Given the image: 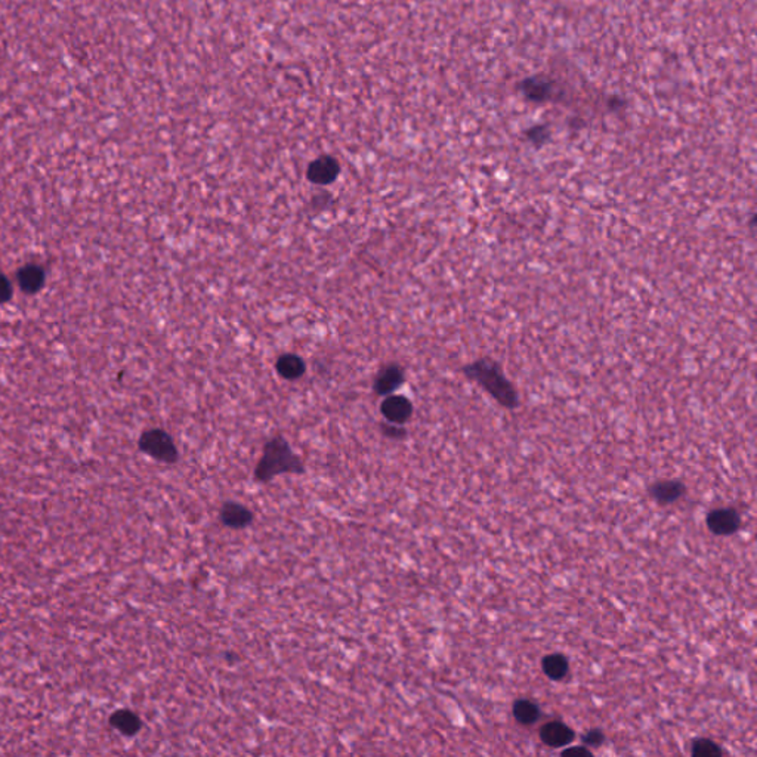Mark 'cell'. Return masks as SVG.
<instances>
[{
	"label": "cell",
	"instance_id": "ffe728a7",
	"mask_svg": "<svg viewBox=\"0 0 757 757\" xmlns=\"http://www.w3.org/2000/svg\"><path fill=\"white\" fill-rule=\"evenodd\" d=\"M11 298H12V284L4 273H0V303L9 302Z\"/></svg>",
	"mask_w": 757,
	"mask_h": 757
},
{
	"label": "cell",
	"instance_id": "3957f363",
	"mask_svg": "<svg viewBox=\"0 0 757 757\" xmlns=\"http://www.w3.org/2000/svg\"><path fill=\"white\" fill-rule=\"evenodd\" d=\"M139 450L150 457L168 464L176 463L179 459L175 441L163 429H150L143 432L139 438Z\"/></svg>",
	"mask_w": 757,
	"mask_h": 757
},
{
	"label": "cell",
	"instance_id": "52a82bcc",
	"mask_svg": "<svg viewBox=\"0 0 757 757\" xmlns=\"http://www.w3.org/2000/svg\"><path fill=\"white\" fill-rule=\"evenodd\" d=\"M540 738H542V741L546 746L561 748L570 746L575 740V734L568 725L553 720V722H549L542 726V729H540Z\"/></svg>",
	"mask_w": 757,
	"mask_h": 757
},
{
	"label": "cell",
	"instance_id": "e0dca14e",
	"mask_svg": "<svg viewBox=\"0 0 757 757\" xmlns=\"http://www.w3.org/2000/svg\"><path fill=\"white\" fill-rule=\"evenodd\" d=\"M582 741L586 747H599L605 741V735L601 729H590L583 735Z\"/></svg>",
	"mask_w": 757,
	"mask_h": 757
},
{
	"label": "cell",
	"instance_id": "8992f818",
	"mask_svg": "<svg viewBox=\"0 0 757 757\" xmlns=\"http://www.w3.org/2000/svg\"><path fill=\"white\" fill-rule=\"evenodd\" d=\"M383 418L393 425H404L413 414V404L403 395H388L382 403Z\"/></svg>",
	"mask_w": 757,
	"mask_h": 757
},
{
	"label": "cell",
	"instance_id": "4fadbf2b",
	"mask_svg": "<svg viewBox=\"0 0 757 757\" xmlns=\"http://www.w3.org/2000/svg\"><path fill=\"white\" fill-rule=\"evenodd\" d=\"M513 716L521 725H533L542 716L540 707L531 699H518L513 704Z\"/></svg>",
	"mask_w": 757,
	"mask_h": 757
},
{
	"label": "cell",
	"instance_id": "9a60e30c",
	"mask_svg": "<svg viewBox=\"0 0 757 757\" xmlns=\"http://www.w3.org/2000/svg\"><path fill=\"white\" fill-rule=\"evenodd\" d=\"M542 669L549 679L562 680L568 675L570 664L562 654H550L543 658Z\"/></svg>",
	"mask_w": 757,
	"mask_h": 757
},
{
	"label": "cell",
	"instance_id": "d6986e66",
	"mask_svg": "<svg viewBox=\"0 0 757 757\" xmlns=\"http://www.w3.org/2000/svg\"><path fill=\"white\" fill-rule=\"evenodd\" d=\"M382 430L383 434L392 440H403L407 432L405 429L401 426V425H393V423H389V425H382Z\"/></svg>",
	"mask_w": 757,
	"mask_h": 757
},
{
	"label": "cell",
	"instance_id": "ba28073f",
	"mask_svg": "<svg viewBox=\"0 0 757 757\" xmlns=\"http://www.w3.org/2000/svg\"><path fill=\"white\" fill-rule=\"evenodd\" d=\"M339 175V163L330 157L322 156L317 160H314L308 168V179L314 184L326 185L332 184Z\"/></svg>",
	"mask_w": 757,
	"mask_h": 757
},
{
	"label": "cell",
	"instance_id": "277c9868",
	"mask_svg": "<svg viewBox=\"0 0 757 757\" xmlns=\"http://www.w3.org/2000/svg\"><path fill=\"white\" fill-rule=\"evenodd\" d=\"M741 525V518L734 508L714 509L707 515V527L716 535H732Z\"/></svg>",
	"mask_w": 757,
	"mask_h": 757
},
{
	"label": "cell",
	"instance_id": "ac0fdd59",
	"mask_svg": "<svg viewBox=\"0 0 757 757\" xmlns=\"http://www.w3.org/2000/svg\"><path fill=\"white\" fill-rule=\"evenodd\" d=\"M527 94L533 99H543L548 95V85L543 82H531L527 86Z\"/></svg>",
	"mask_w": 757,
	"mask_h": 757
},
{
	"label": "cell",
	"instance_id": "6da1fadb",
	"mask_svg": "<svg viewBox=\"0 0 757 757\" xmlns=\"http://www.w3.org/2000/svg\"><path fill=\"white\" fill-rule=\"evenodd\" d=\"M462 373L471 382L489 393L501 407L516 410L521 404L518 389L504 374L501 364L490 356H481L462 367Z\"/></svg>",
	"mask_w": 757,
	"mask_h": 757
},
{
	"label": "cell",
	"instance_id": "30bf717a",
	"mask_svg": "<svg viewBox=\"0 0 757 757\" xmlns=\"http://www.w3.org/2000/svg\"><path fill=\"white\" fill-rule=\"evenodd\" d=\"M45 278L46 276L43 269L39 265L33 263L23 266L16 274V280L21 287V290L28 295L38 293L45 284Z\"/></svg>",
	"mask_w": 757,
	"mask_h": 757
},
{
	"label": "cell",
	"instance_id": "9c48e42d",
	"mask_svg": "<svg viewBox=\"0 0 757 757\" xmlns=\"http://www.w3.org/2000/svg\"><path fill=\"white\" fill-rule=\"evenodd\" d=\"M685 493H687V486H685L680 481H658L654 485H651L650 494L651 497L660 503V504H672L677 501Z\"/></svg>",
	"mask_w": 757,
	"mask_h": 757
},
{
	"label": "cell",
	"instance_id": "2e32d148",
	"mask_svg": "<svg viewBox=\"0 0 757 757\" xmlns=\"http://www.w3.org/2000/svg\"><path fill=\"white\" fill-rule=\"evenodd\" d=\"M692 756L695 757H716L722 756L724 750L720 748L714 741L707 740V738H699L692 743Z\"/></svg>",
	"mask_w": 757,
	"mask_h": 757
},
{
	"label": "cell",
	"instance_id": "7a4b0ae2",
	"mask_svg": "<svg viewBox=\"0 0 757 757\" xmlns=\"http://www.w3.org/2000/svg\"><path fill=\"white\" fill-rule=\"evenodd\" d=\"M283 474H305V466L290 444L283 437H276L263 447L262 457L255 467V479L269 482Z\"/></svg>",
	"mask_w": 757,
	"mask_h": 757
},
{
	"label": "cell",
	"instance_id": "8fae6325",
	"mask_svg": "<svg viewBox=\"0 0 757 757\" xmlns=\"http://www.w3.org/2000/svg\"><path fill=\"white\" fill-rule=\"evenodd\" d=\"M404 381V371L395 364L386 366L377 374L374 381V389L378 395H391L396 388H400Z\"/></svg>",
	"mask_w": 757,
	"mask_h": 757
},
{
	"label": "cell",
	"instance_id": "44dd1931",
	"mask_svg": "<svg viewBox=\"0 0 757 757\" xmlns=\"http://www.w3.org/2000/svg\"><path fill=\"white\" fill-rule=\"evenodd\" d=\"M562 756L564 757H592L593 753L589 747L586 746H580V747H568L562 751Z\"/></svg>",
	"mask_w": 757,
	"mask_h": 757
},
{
	"label": "cell",
	"instance_id": "7c38bea8",
	"mask_svg": "<svg viewBox=\"0 0 757 757\" xmlns=\"http://www.w3.org/2000/svg\"><path fill=\"white\" fill-rule=\"evenodd\" d=\"M110 724L123 735H135L142 728L139 716L131 710L116 712L110 719Z\"/></svg>",
	"mask_w": 757,
	"mask_h": 757
},
{
	"label": "cell",
	"instance_id": "5b68a950",
	"mask_svg": "<svg viewBox=\"0 0 757 757\" xmlns=\"http://www.w3.org/2000/svg\"><path fill=\"white\" fill-rule=\"evenodd\" d=\"M221 522L232 530H244L254 524L255 515L247 506L237 501H227L222 504L219 512Z\"/></svg>",
	"mask_w": 757,
	"mask_h": 757
},
{
	"label": "cell",
	"instance_id": "5bb4252c",
	"mask_svg": "<svg viewBox=\"0 0 757 757\" xmlns=\"http://www.w3.org/2000/svg\"><path fill=\"white\" fill-rule=\"evenodd\" d=\"M277 371L284 378L293 381V378H299L305 373V363L300 356L295 354H285L278 358Z\"/></svg>",
	"mask_w": 757,
	"mask_h": 757
}]
</instances>
